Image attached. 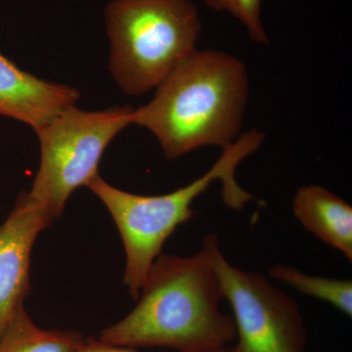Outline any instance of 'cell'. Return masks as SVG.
Wrapping results in <instances>:
<instances>
[{
	"instance_id": "obj_2",
	"label": "cell",
	"mask_w": 352,
	"mask_h": 352,
	"mask_svg": "<svg viewBox=\"0 0 352 352\" xmlns=\"http://www.w3.org/2000/svg\"><path fill=\"white\" fill-rule=\"evenodd\" d=\"M249 74L234 55L192 51L155 88L149 103L131 113V124L154 134L168 160L206 146L222 150L240 136L249 99Z\"/></svg>"
},
{
	"instance_id": "obj_5",
	"label": "cell",
	"mask_w": 352,
	"mask_h": 352,
	"mask_svg": "<svg viewBox=\"0 0 352 352\" xmlns=\"http://www.w3.org/2000/svg\"><path fill=\"white\" fill-rule=\"evenodd\" d=\"M133 108L100 111L69 108L36 129L41 163L29 193L56 220L69 197L99 175V164L113 138L131 126Z\"/></svg>"
},
{
	"instance_id": "obj_10",
	"label": "cell",
	"mask_w": 352,
	"mask_h": 352,
	"mask_svg": "<svg viewBox=\"0 0 352 352\" xmlns=\"http://www.w3.org/2000/svg\"><path fill=\"white\" fill-rule=\"evenodd\" d=\"M85 340L75 331L39 328L23 307L0 336V352H76Z\"/></svg>"
},
{
	"instance_id": "obj_9",
	"label": "cell",
	"mask_w": 352,
	"mask_h": 352,
	"mask_svg": "<svg viewBox=\"0 0 352 352\" xmlns=\"http://www.w3.org/2000/svg\"><path fill=\"white\" fill-rule=\"evenodd\" d=\"M293 212L303 228L352 261V207L330 190L307 185L296 191Z\"/></svg>"
},
{
	"instance_id": "obj_11",
	"label": "cell",
	"mask_w": 352,
	"mask_h": 352,
	"mask_svg": "<svg viewBox=\"0 0 352 352\" xmlns=\"http://www.w3.org/2000/svg\"><path fill=\"white\" fill-rule=\"evenodd\" d=\"M270 276L302 295L329 303L346 316H352L351 280L314 276L294 266L280 263L270 268Z\"/></svg>"
},
{
	"instance_id": "obj_3",
	"label": "cell",
	"mask_w": 352,
	"mask_h": 352,
	"mask_svg": "<svg viewBox=\"0 0 352 352\" xmlns=\"http://www.w3.org/2000/svg\"><path fill=\"white\" fill-rule=\"evenodd\" d=\"M264 133L256 129L240 135L222 150L221 156L193 182L164 195L146 196L131 193L109 184L100 175L87 186L102 201L113 217L126 252L124 283L133 300H138L148 271L164 245L178 226L193 217L194 201L210 185L219 182L227 207L240 210L254 197L238 184L235 173L244 160L258 151Z\"/></svg>"
},
{
	"instance_id": "obj_6",
	"label": "cell",
	"mask_w": 352,
	"mask_h": 352,
	"mask_svg": "<svg viewBox=\"0 0 352 352\" xmlns=\"http://www.w3.org/2000/svg\"><path fill=\"white\" fill-rule=\"evenodd\" d=\"M203 248L233 311L237 344L232 352H305L307 327L296 300L261 273L229 263L214 234L206 236Z\"/></svg>"
},
{
	"instance_id": "obj_7",
	"label": "cell",
	"mask_w": 352,
	"mask_h": 352,
	"mask_svg": "<svg viewBox=\"0 0 352 352\" xmlns=\"http://www.w3.org/2000/svg\"><path fill=\"white\" fill-rule=\"evenodd\" d=\"M54 219L30 195L21 192L0 224V336L31 292L34 243Z\"/></svg>"
},
{
	"instance_id": "obj_8",
	"label": "cell",
	"mask_w": 352,
	"mask_h": 352,
	"mask_svg": "<svg viewBox=\"0 0 352 352\" xmlns=\"http://www.w3.org/2000/svg\"><path fill=\"white\" fill-rule=\"evenodd\" d=\"M75 87L50 82L23 71L0 52V116L23 122L32 131L76 105Z\"/></svg>"
},
{
	"instance_id": "obj_4",
	"label": "cell",
	"mask_w": 352,
	"mask_h": 352,
	"mask_svg": "<svg viewBox=\"0 0 352 352\" xmlns=\"http://www.w3.org/2000/svg\"><path fill=\"white\" fill-rule=\"evenodd\" d=\"M105 23L109 68L129 96L155 89L196 50L201 31L200 15L191 0H112Z\"/></svg>"
},
{
	"instance_id": "obj_1",
	"label": "cell",
	"mask_w": 352,
	"mask_h": 352,
	"mask_svg": "<svg viewBox=\"0 0 352 352\" xmlns=\"http://www.w3.org/2000/svg\"><path fill=\"white\" fill-rule=\"evenodd\" d=\"M219 278L208 256L161 254L148 271L135 307L104 329L99 340L115 346L215 352L236 342L232 317L220 309Z\"/></svg>"
},
{
	"instance_id": "obj_13",
	"label": "cell",
	"mask_w": 352,
	"mask_h": 352,
	"mask_svg": "<svg viewBox=\"0 0 352 352\" xmlns=\"http://www.w3.org/2000/svg\"><path fill=\"white\" fill-rule=\"evenodd\" d=\"M76 352H138L129 347L115 346L100 340L85 339L82 346Z\"/></svg>"
},
{
	"instance_id": "obj_14",
	"label": "cell",
	"mask_w": 352,
	"mask_h": 352,
	"mask_svg": "<svg viewBox=\"0 0 352 352\" xmlns=\"http://www.w3.org/2000/svg\"><path fill=\"white\" fill-rule=\"evenodd\" d=\"M215 352H232V349H231V347H227V349H221V351Z\"/></svg>"
},
{
	"instance_id": "obj_12",
	"label": "cell",
	"mask_w": 352,
	"mask_h": 352,
	"mask_svg": "<svg viewBox=\"0 0 352 352\" xmlns=\"http://www.w3.org/2000/svg\"><path fill=\"white\" fill-rule=\"evenodd\" d=\"M210 8L227 11L239 20L254 43L270 44L261 19V0H204Z\"/></svg>"
}]
</instances>
